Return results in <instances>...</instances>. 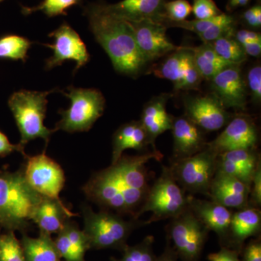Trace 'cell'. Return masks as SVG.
<instances>
[{
	"label": "cell",
	"instance_id": "6da1fadb",
	"mask_svg": "<svg viewBox=\"0 0 261 261\" xmlns=\"http://www.w3.org/2000/svg\"><path fill=\"white\" fill-rule=\"evenodd\" d=\"M163 158L158 150L141 155L123 154L109 167L94 173L82 190L89 200L102 209L137 220L136 216L150 187L146 164Z\"/></svg>",
	"mask_w": 261,
	"mask_h": 261
},
{
	"label": "cell",
	"instance_id": "7a4b0ae2",
	"mask_svg": "<svg viewBox=\"0 0 261 261\" xmlns=\"http://www.w3.org/2000/svg\"><path fill=\"white\" fill-rule=\"evenodd\" d=\"M85 15L91 32L111 58L115 70L130 76L140 74L147 63L139 51L129 23L108 13L102 4L88 5Z\"/></svg>",
	"mask_w": 261,
	"mask_h": 261
},
{
	"label": "cell",
	"instance_id": "3957f363",
	"mask_svg": "<svg viewBox=\"0 0 261 261\" xmlns=\"http://www.w3.org/2000/svg\"><path fill=\"white\" fill-rule=\"evenodd\" d=\"M42 198L29 186L23 170L0 171V227L9 231L27 229Z\"/></svg>",
	"mask_w": 261,
	"mask_h": 261
},
{
	"label": "cell",
	"instance_id": "277c9868",
	"mask_svg": "<svg viewBox=\"0 0 261 261\" xmlns=\"http://www.w3.org/2000/svg\"><path fill=\"white\" fill-rule=\"evenodd\" d=\"M56 89L49 92L22 90L12 94L8 106L14 117L20 134L19 145L25 149L30 141L41 138L48 143L56 129H49L44 124L48 104L47 96Z\"/></svg>",
	"mask_w": 261,
	"mask_h": 261
},
{
	"label": "cell",
	"instance_id": "5b68a950",
	"mask_svg": "<svg viewBox=\"0 0 261 261\" xmlns=\"http://www.w3.org/2000/svg\"><path fill=\"white\" fill-rule=\"evenodd\" d=\"M192 197L191 195H187L175 180L170 167L163 166L161 176L149 187L136 219L138 220L147 212L152 213V216L146 221L145 225L174 219L188 210Z\"/></svg>",
	"mask_w": 261,
	"mask_h": 261
},
{
	"label": "cell",
	"instance_id": "8992f818",
	"mask_svg": "<svg viewBox=\"0 0 261 261\" xmlns=\"http://www.w3.org/2000/svg\"><path fill=\"white\" fill-rule=\"evenodd\" d=\"M82 214L84 232L88 239L90 247L97 249H123L132 231L145 225V222H139L138 220L126 221L123 216L106 209L94 212L87 205L82 207Z\"/></svg>",
	"mask_w": 261,
	"mask_h": 261
},
{
	"label": "cell",
	"instance_id": "52a82bcc",
	"mask_svg": "<svg viewBox=\"0 0 261 261\" xmlns=\"http://www.w3.org/2000/svg\"><path fill=\"white\" fill-rule=\"evenodd\" d=\"M63 94L70 99V106L67 110H60L62 118L55 129L70 134L88 132L104 112L106 99L102 92L70 86Z\"/></svg>",
	"mask_w": 261,
	"mask_h": 261
},
{
	"label": "cell",
	"instance_id": "ba28073f",
	"mask_svg": "<svg viewBox=\"0 0 261 261\" xmlns=\"http://www.w3.org/2000/svg\"><path fill=\"white\" fill-rule=\"evenodd\" d=\"M217 155L206 145L198 153L186 159L174 160L170 169L185 192L207 196L216 172Z\"/></svg>",
	"mask_w": 261,
	"mask_h": 261
},
{
	"label": "cell",
	"instance_id": "9c48e42d",
	"mask_svg": "<svg viewBox=\"0 0 261 261\" xmlns=\"http://www.w3.org/2000/svg\"><path fill=\"white\" fill-rule=\"evenodd\" d=\"M168 240L181 261H200L209 230L190 209L171 219L167 228Z\"/></svg>",
	"mask_w": 261,
	"mask_h": 261
},
{
	"label": "cell",
	"instance_id": "30bf717a",
	"mask_svg": "<svg viewBox=\"0 0 261 261\" xmlns=\"http://www.w3.org/2000/svg\"><path fill=\"white\" fill-rule=\"evenodd\" d=\"M23 174L29 186L42 197L63 203L60 194L65 183L64 171L45 151L34 156H27Z\"/></svg>",
	"mask_w": 261,
	"mask_h": 261
},
{
	"label": "cell",
	"instance_id": "8fae6325",
	"mask_svg": "<svg viewBox=\"0 0 261 261\" xmlns=\"http://www.w3.org/2000/svg\"><path fill=\"white\" fill-rule=\"evenodd\" d=\"M154 75L172 82L176 90L197 89L203 80L189 47H179L153 70Z\"/></svg>",
	"mask_w": 261,
	"mask_h": 261
},
{
	"label": "cell",
	"instance_id": "7c38bea8",
	"mask_svg": "<svg viewBox=\"0 0 261 261\" xmlns=\"http://www.w3.org/2000/svg\"><path fill=\"white\" fill-rule=\"evenodd\" d=\"M55 42L53 44H45L53 50V55L46 60L45 69L51 70L60 66L66 61H73L76 63L74 73L87 64L90 59L86 44L78 33L64 22L59 28L49 34Z\"/></svg>",
	"mask_w": 261,
	"mask_h": 261
},
{
	"label": "cell",
	"instance_id": "4fadbf2b",
	"mask_svg": "<svg viewBox=\"0 0 261 261\" xmlns=\"http://www.w3.org/2000/svg\"><path fill=\"white\" fill-rule=\"evenodd\" d=\"M128 23L139 51L147 63L172 53L179 47L168 39L165 24L149 20Z\"/></svg>",
	"mask_w": 261,
	"mask_h": 261
},
{
	"label": "cell",
	"instance_id": "5bb4252c",
	"mask_svg": "<svg viewBox=\"0 0 261 261\" xmlns=\"http://www.w3.org/2000/svg\"><path fill=\"white\" fill-rule=\"evenodd\" d=\"M184 103L185 116L201 129L208 132L219 130L231 120V114L214 94L188 97Z\"/></svg>",
	"mask_w": 261,
	"mask_h": 261
},
{
	"label": "cell",
	"instance_id": "9a60e30c",
	"mask_svg": "<svg viewBox=\"0 0 261 261\" xmlns=\"http://www.w3.org/2000/svg\"><path fill=\"white\" fill-rule=\"evenodd\" d=\"M257 140L254 122L248 117L240 116L230 120L222 133L207 143V147L217 154L233 149H255Z\"/></svg>",
	"mask_w": 261,
	"mask_h": 261
},
{
	"label": "cell",
	"instance_id": "2e32d148",
	"mask_svg": "<svg viewBox=\"0 0 261 261\" xmlns=\"http://www.w3.org/2000/svg\"><path fill=\"white\" fill-rule=\"evenodd\" d=\"M214 94L226 109L245 111L247 105L246 84L240 65H231L211 80Z\"/></svg>",
	"mask_w": 261,
	"mask_h": 261
},
{
	"label": "cell",
	"instance_id": "e0dca14e",
	"mask_svg": "<svg viewBox=\"0 0 261 261\" xmlns=\"http://www.w3.org/2000/svg\"><path fill=\"white\" fill-rule=\"evenodd\" d=\"M189 209L209 231L219 236L224 247L229 246V231L233 213L228 207L213 200L192 197Z\"/></svg>",
	"mask_w": 261,
	"mask_h": 261
},
{
	"label": "cell",
	"instance_id": "ac0fdd59",
	"mask_svg": "<svg viewBox=\"0 0 261 261\" xmlns=\"http://www.w3.org/2000/svg\"><path fill=\"white\" fill-rule=\"evenodd\" d=\"M250 187L238 178L216 172L207 197L228 208L238 210L249 206Z\"/></svg>",
	"mask_w": 261,
	"mask_h": 261
},
{
	"label": "cell",
	"instance_id": "d6986e66",
	"mask_svg": "<svg viewBox=\"0 0 261 261\" xmlns=\"http://www.w3.org/2000/svg\"><path fill=\"white\" fill-rule=\"evenodd\" d=\"M166 0H123L113 5H102L108 13L127 22L149 20L164 24L163 5Z\"/></svg>",
	"mask_w": 261,
	"mask_h": 261
},
{
	"label": "cell",
	"instance_id": "ffe728a7",
	"mask_svg": "<svg viewBox=\"0 0 261 261\" xmlns=\"http://www.w3.org/2000/svg\"><path fill=\"white\" fill-rule=\"evenodd\" d=\"M171 130L174 160L194 155L207 145L202 129L185 116L174 118Z\"/></svg>",
	"mask_w": 261,
	"mask_h": 261
},
{
	"label": "cell",
	"instance_id": "44dd1931",
	"mask_svg": "<svg viewBox=\"0 0 261 261\" xmlns=\"http://www.w3.org/2000/svg\"><path fill=\"white\" fill-rule=\"evenodd\" d=\"M170 97V94H166L154 97L145 105L141 116V124L154 151L158 150L154 144L158 137L172 128L175 118L166 111V103Z\"/></svg>",
	"mask_w": 261,
	"mask_h": 261
},
{
	"label": "cell",
	"instance_id": "7402d4cb",
	"mask_svg": "<svg viewBox=\"0 0 261 261\" xmlns=\"http://www.w3.org/2000/svg\"><path fill=\"white\" fill-rule=\"evenodd\" d=\"M78 215L73 214L64 203L48 197H42L32 216V222L39 226L40 231L59 233L68 219Z\"/></svg>",
	"mask_w": 261,
	"mask_h": 261
},
{
	"label": "cell",
	"instance_id": "603a6c76",
	"mask_svg": "<svg viewBox=\"0 0 261 261\" xmlns=\"http://www.w3.org/2000/svg\"><path fill=\"white\" fill-rule=\"evenodd\" d=\"M261 213L257 207L247 206L232 215L229 231V246L240 253L245 240L258 234Z\"/></svg>",
	"mask_w": 261,
	"mask_h": 261
},
{
	"label": "cell",
	"instance_id": "cb8c5ba5",
	"mask_svg": "<svg viewBox=\"0 0 261 261\" xmlns=\"http://www.w3.org/2000/svg\"><path fill=\"white\" fill-rule=\"evenodd\" d=\"M148 145L147 134L140 121H132L122 125L113 135L111 164L117 162L126 149L141 151Z\"/></svg>",
	"mask_w": 261,
	"mask_h": 261
},
{
	"label": "cell",
	"instance_id": "d4e9b609",
	"mask_svg": "<svg viewBox=\"0 0 261 261\" xmlns=\"http://www.w3.org/2000/svg\"><path fill=\"white\" fill-rule=\"evenodd\" d=\"M21 246L27 261H59L61 257L50 234L42 231L37 238L24 235Z\"/></svg>",
	"mask_w": 261,
	"mask_h": 261
},
{
	"label": "cell",
	"instance_id": "484cf974",
	"mask_svg": "<svg viewBox=\"0 0 261 261\" xmlns=\"http://www.w3.org/2000/svg\"><path fill=\"white\" fill-rule=\"evenodd\" d=\"M189 48L193 53L195 64L203 80L211 81L220 71L233 65L221 58L208 43Z\"/></svg>",
	"mask_w": 261,
	"mask_h": 261
},
{
	"label": "cell",
	"instance_id": "4316f807",
	"mask_svg": "<svg viewBox=\"0 0 261 261\" xmlns=\"http://www.w3.org/2000/svg\"><path fill=\"white\" fill-rule=\"evenodd\" d=\"M32 43L27 38L9 34L0 37V59L21 61L25 63Z\"/></svg>",
	"mask_w": 261,
	"mask_h": 261
},
{
	"label": "cell",
	"instance_id": "83f0119b",
	"mask_svg": "<svg viewBox=\"0 0 261 261\" xmlns=\"http://www.w3.org/2000/svg\"><path fill=\"white\" fill-rule=\"evenodd\" d=\"M221 58L233 65H240L247 60L243 48L233 37V34L224 36L208 43Z\"/></svg>",
	"mask_w": 261,
	"mask_h": 261
},
{
	"label": "cell",
	"instance_id": "f1b7e54d",
	"mask_svg": "<svg viewBox=\"0 0 261 261\" xmlns=\"http://www.w3.org/2000/svg\"><path fill=\"white\" fill-rule=\"evenodd\" d=\"M81 0H43L42 3L36 7L29 8L22 6V13L24 15L32 14L34 12L41 11L48 17L66 15V10L78 5Z\"/></svg>",
	"mask_w": 261,
	"mask_h": 261
},
{
	"label": "cell",
	"instance_id": "f546056e",
	"mask_svg": "<svg viewBox=\"0 0 261 261\" xmlns=\"http://www.w3.org/2000/svg\"><path fill=\"white\" fill-rule=\"evenodd\" d=\"M153 243V237H146L143 241L138 245L125 247L123 249L122 258L114 261H156L157 257L154 255L152 249Z\"/></svg>",
	"mask_w": 261,
	"mask_h": 261
},
{
	"label": "cell",
	"instance_id": "4dcf8cb0",
	"mask_svg": "<svg viewBox=\"0 0 261 261\" xmlns=\"http://www.w3.org/2000/svg\"><path fill=\"white\" fill-rule=\"evenodd\" d=\"M0 261H27L13 231L0 236Z\"/></svg>",
	"mask_w": 261,
	"mask_h": 261
},
{
	"label": "cell",
	"instance_id": "1f68e13d",
	"mask_svg": "<svg viewBox=\"0 0 261 261\" xmlns=\"http://www.w3.org/2000/svg\"><path fill=\"white\" fill-rule=\"evenodd\" d=\"M233 17L223 13L222 18L219 22L198 36L203 43H211L224 36L233 34Z\"/></svg>",
	"mask_w": 261,
	"mask_h": 261
},
{
	"label": "cell",
	"instance_id": "d6a6232c",
	"mask_svg": "<svg viewBox=\"0 0 261 261\" xmlns=\"http://www.w3.org/2000/svg\"><path fill=\"white\" fill-rule=\"evenodd\" d=\"M163 10L166 18L165 22H179L186 20L191 14L192 6L187 0H174L165 3Z\"/></svg>",
	"mask_w": 261,
	"mask_h": 261
},
{
	"label": "cell",
	"instance_id": "836d02e7",
	"mask_svg": "<svg viewBox=\"0 0 261 261\" xmlns=\"http://www.w3.org/2000/svg\"><path fill=\"white\" fill-rule=\"evenodd\" d=\"M55 245L60 256L63 257L65 260L84 261L85 252L82 251L70 241L63 230L58 233Z\"/></svg>",
	"mask_w": 261,
	"mask_h": 261
},
{
	"label": "cell",
	"instance_id": "e575fe53",
	"mask_svg": "<svg viewBox=\"0 0 261 261\" xmlns=\"http://www.w3.org/2000/svg\"><path fill=\"white\" fill-rule=\"evenodd\" d=\"M222 15L223 13L214 18L204 19V20L195 19V20H185L179 22L166 21L164 24L167 23L170 27L186 29L187 31H190V32L195 33L199 35V34L206 32L214 24L219 22L222 18Z\"/></svg>",
	"mask_w": 261,
	"mask_h": 261
},
{
	"label": "cell",
	"instance_id": "d590c367",
	"mask_svg": "<svg viewBox=\"0 0 261 261\" xmlns=\"http://www.w3.org/2000/svg\"><path fill=\"white\" fill-rule=\"evenodd\" d=\"M192 12L198 20L214 18L222 13L213 0H194Z\"/></svg>",
	"mask_w": 261,
	"mask_h": 261
},
{
	"label": "cell",
	"instance_id": "8d00e7d4",
	"mask_svg": "<svg viewBox=\"0 0 261 261\" xmlns=\"http://www.w3.org/2000/svg\"><path fill=\"white\" fill-rule=\"evenodd\" d=\"M247 84L251 94L252 101L259 104L261 100V67L260 65L252 67L247 74Z\"/></svg>",
	"mask_w": 261,
	"mask_h": 261
},
{
	"label": "cell",
	"instance_id": "74e56055",
	"mask_svg": "<svg viewBox=\"0 0 261 261\" xmlns=\"http://www.w3.org/2000/svg\"><path fill=\"white\" fill-rule=\"evenodd\" d=\"M261 205V166H257L250 185L249 206L257 207Z\"/></svg>",
	"mask_w": 261,
	"mask_h": 261
},
{
	"label": "cell",
	"instance_id": "f35d334b",
	"mask_svg": "<svg viewBox=\"0 0 261 261\" xmlns=\"http://www.w3.org/2000/svg\"><path fill=\"white\" fill-rule=\"evenodd\" d=\"M240 252L234 249L223 246L219 252L209 254V261H241L239 255Z\"/></svg>",
	"mask_w": 261,
	"mask_h": 261
},
{
	"label": "cell",
	"instance_id": "ab89813d",
	"mask_svg": "<svg viewBox=\"0 0 261 261\" xmlns=\"http://www.w3.org/2000/svg\"><path fill=\"white\" fill-rule=\"evenodd\" d=\"M15 151L23 154L25 159L28 156L25 154V149L23 147L19 144L18 145L12 144L8 137L0 130V157H5Z\"/></svg>",
	"mask_w": 261,
	"mask_h": 261
},
{
	"label": "cell",
	"instance_id": "60d3db41",
	"mask_svg": "<svg viewBox=\"0 0 261 261\" xmlns=\"http://www.w3.org/2000/svg\"><path fill=\"white\" fill-rule=\"evenodd\" d=\"M243 261H261L260 240H251L243 250Z\"/></svg>",
	"mask_w": 261,
	"mask_h": 261
},
{
	"label": "cell",
	"instance_id": "b9f144b4",
	"mask_svg": "<svg viewBox=\"0 0 261 261\" xmlns=\"http://www.w3.org/2000/svg\"><path fill=\"white\" fill-rule=\"evenodd\" d=\"M234 38L241 46L249 43L261 42V36L259 33L248 30L239 31L235 34Z\"/></svg>",
	"mask_w": 261,
	"mask_h": 261
},
{
	"label": "cell",
	"instance_id": "7bdbcfd3",
	"mask_svg": "<svg viewBox=\"0 0 261 261\" xmlns=\"http://www.w3.org/2000/svg\"><path fill=\"white\" fill-rule=\"evenodd\" d=\"M243 18L248 25L252 27H260L261 25V8L260 5L252 7L245 12Z\"/></svg>",
	"mask_w": 261,
	"mask_h": 261
},
{
	"label": "cell",
	"instance_id": "ee69618b",
	"mask_svg": "<svg viewBox=\"0 0 261 261\" xmlns=\"http://www.w3.org/2000/svg\"><path fill=\"white\" fill-rule=\"evenodd\" d=\"M245 54L252 57L260 56L261 53V42L249 43L242 46Z\"/></svg>",
	"mask_w": 261,
	"mask_h": 261
},
{
	"label": "cell",
	"instance_id": "f6af8a7d",
	"mask_svg": "<svg viewBox=\"0 0 261 261\" xmlns=\"http://www.w3.org/2000/svg\"><path fill=\"white\" fill-rule=\"evenodd\" d=\"M178 256L173 247H170L169 243H167V246L161 256L157 257L156 261H178Z\"/></svg>",
	"mask_w": 261,
	"mask_h": 261
},
{
	"label": "cell",
	"instance_id": "bcb514c9",
	"mask_svg": "<svg viewBox=\"0 0 261 261\" xmlns=\"http://www.w3.org/2000/svg\"><path fill=\"white\" fill-rule=\"evenodd\" d=\"M249 1L250 0H231V1H229V5L230 6L233 7V8L245 6L249 3Z\"/></svg>",
	"mask_w": 261,
	"mask_h": 261
},
{
	"label": "cell",
	"instance_id": "7dc6e473",
	"mask_svg": "<svg viewBox=\"0 0 261 261\" xmlns=\"http://www.w3.org/2000/svg\"><path fill=\"white\" fill-rule=\"evenodd\" d=\"M3 1H4V0H0V3H2Z\"/></svg>",
	"mask_w": 261,
	"mask_h": 261
},
{
	"label": "cell",
	"instance_id": "c3c4849f",
	"mask_svg": "<svg viewBox=\"0 0 261 261\" xmlns=\"http://www.w3.org/2000/svg\"><path fill=\"white\" fill-rule=\"evenodd\" d=\"M230 1H231V0H230Z\"/></svg>",
	"mask_w": 261,
	"mask_h": 261
}]
</instances>
